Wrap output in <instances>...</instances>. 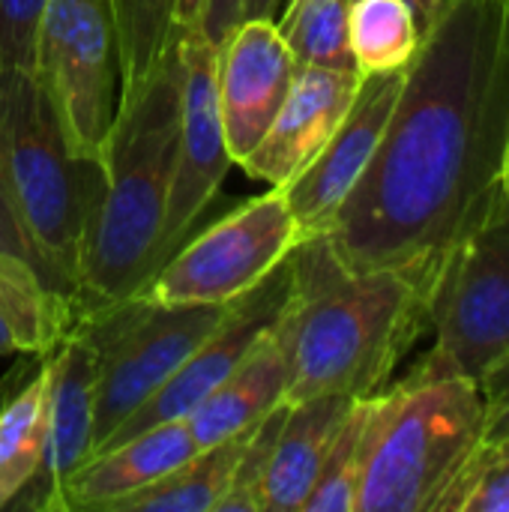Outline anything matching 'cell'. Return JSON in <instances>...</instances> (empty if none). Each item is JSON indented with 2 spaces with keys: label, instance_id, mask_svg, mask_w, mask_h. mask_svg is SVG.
<instances>
[{
  "label": "cell",
  "instance_id": "cell-1",
  "mask_svg": "<svg viewBox=\"0 0 509 512\" xmlns=\"http://www.w3.org/2000/svg\"><path fill=\"white\" fill-rule=\"evenodd\" d=\"M509 189V0H450L402 72L387 129L324 234L348 270L429 285Z\"/></svg>",
  "mask_w": 509,
  "mask_h": 512
},
{
  "label": "cell",
  "instance_id": "cell-2",
  "mask_svg": "<svg viewBox=\"0 0 509 512\" xmlns=\"http://www.w3.org/2000/svg\"><path fill=\"white\" fill-rule=\"evenodd\" d=\"M117 105L105 141V195L78 273V321L138 297L162 267L177 165L183 27L174 0H114Z\"/></svg>",
  "mask_w": 509,
  "mask_h": 512
},
{
  "label": "cell",
  "instance_id": "cell-3",
  "mask_svg": "<svg viewBox=\"0 0 509 512\" xmlns=\"http://www.w3.org/2000/svg\"><path fill=\"white\" fill-rule=\"evenodd\" d=\"M432 285L405 270H348L321 237L291 252V291L276 321L288 363V402L366 399L390 387L429 330Z\"/></svg>",
  "mask_w": 509,
  "mask_h": 512
},
{
  "label": "cell",
  "instance_id": "cell-4",
  "mask_svg": "<svg viewBox=\"0 0 509 512\" xmlns=\"http://www.w3.org/2000/svg\"><path fill=\"white\" fill-rule=\"evenodd\" d=\"M483 438L474 378L408 372L372 396L357 512H444Z\"/></svg>",
  "mask_w": 509,
  "mask_h": 512
},
{
  "label": "cell",
  "instance_id": "cell-5",
  "mask_svg": "<svg viewBox=\"0 0 509 512\" xmlns=\"http://www.w3.org/2000/svg\"><path fill=\"white\" fill-rule=\"evenodd\" d=\"M0 159L33 246L78 300L105 168L69 147L33 69H0Z\"/></svg>",
  "mask_w": 509,
  "mask_h": 512
},
{
  "label": "cell",
  "instance_id": "cell-6",
  "mask_svg": "<svg viewBox=\"0 0 509 512\" xmlns=\"http://www.w3.org/2000/svg\"><path fill=\"white\" fill-rule=\"evenodd\" d=\"M435 345L417 375L483 372L509 351V189L441 261L429 297Z\"/></svg>",
  "mask_w": 509,
  "mask_h": 512
},
{
  "label": "cell",
  "instance_id": "cell-7",
  "mask_svg": "<svg viewBox=\"0 0 509 512\" xmlns=\"http://www.w3.org/2000/svg\"><path fill=\"white\" fill-rule=\"evenodd\" d=\"M231 303H156L144 294L84 315L99 348L96 426L90 456L189 360Z\"/></svg>",
  "mask_w": 509,
  "mask_h": 512
},
{
  "label": "cell",
  "instance_id": "cell-8",
  "mask_svg": "<svg viewBox=\"0 0 509 512\" xmlns=\"http://www.w3.org/2000/svg\"><path fill=\"white\" fill-rule=\"evenodd\" d=\"M303 240L282 189L267 186L264 195L192 231L141 294L156 303L225 306L258 288Z\"/></svg>",
  "mask_w": 509,
  "mask_h": 512
},
{
  "label": "cell",
  "instance_id": "cell-9",
  "mask_svg": "<svg viewBox=\"0 0 509 512\" xmlns=\"http://www.w3.org/2000/svg\"><path fill=\"white\" fill-rule=\"evenodd\" d=\"M33 72L69 147L102 162L120 78L114 0H45Z\"/></svg>",
  "mask_w": 509,
  "mask_h": 512
},
{
  "label": "cell",
  "instance_id": "cell-10",
  "mask_svg": "<svg viewBox=\"0 0 509 512\" xmlns=\"http://www.w3.org/2000/svg\"><path fill=\"white\" fill-rule=\"evenodd\" d=\"M216 57L219 48L198 27L186 30L180 141H177V165H174L168 207H165L162 264L195 231V222L213 204L228 168L234 165L225 141L222 111H219Z\"/></svg>",
  "mask_w": 509,
  "mask_h": 512
},
{
  "label": "cell",
  "instance_id": "cell-11",
  "mask_svg": "<svg viewBox=\"0 0 509 512\" xmlns=\"http://www.w3.org/2000/svg\"><path fill=\"white\" fill-rule=\"evenodd\" d=\"M291 291V255L249 294L231 303L222 324L189 354V360L99 447L126 441L144 429L186 420L252 351V345L279 321ZM96 450V453H99Z\"/></svg>",
  "mask_w": 509,
  "mask_h": 512
},
{
  "label": "cell",
  "instance_id": "cell-12",
  "mask_svg": "<svg viewBox=\"0 0 509 512\" xmlns=\"http://www.w3.org/2000/svg\"><path fill=\"white\" fill-rule=\"evenodd\" d=\"M99 348L84 321H78L51 348L48 426L45 450L33 480L12 498L6 512H57L66 480L90 459L96 426Z\"/></svg>",
  "mask_w": 509,
  "mask_h": 512
},
{
  "label": "cell",
  "instance_id": "cell-13",
  "mask_svg": "<svg viewBox=\"0 0 509 512\" xmlns=\"http://www.w3.org/2000/svg\"><path fill=\"white\" fill-rule=\"evenodd\" d=\"M405 72V69H402ZM402 72H369L360 78L351 108L318 156L288 183L282 195L303 237L324 234L348 192L363 177L396 105Z\"/></svg>",
  "mask_w": 509,
  "mask_h": 512
},
{
  "label": "cell",
  "instance_id": "cell-14",
  "mask_svg": "<svg viewBox=\"0 0 509 512\" xmlns=\"http://www.w3.org/2000/svg\"><path fill=\"white\" fill-rule=\"evenodd\" d=\"M294 75L297 60L276 27V18H246L219 45L216 87L234 165L264 138Z\"/></svg>",
  "mask_w": 509,
  "mask_h": 512
},
{
  "label": "cell",
  "instance_id": "cell-15",
  "mask_svg": "<svg viewBox=\"0 0 509 512\" xmlns=\"http://www.w3.org/2000/svg\"><path fill=\"white\" fill-rule=\"evenodd\" d=\"M357 69L297 66L291 90L264 138L237 165L246 177L273 189L288 186L327 144L360 87Z\"/></svg>",
  "mask_w": 509,
  "mask_h": 512
},
{
  "label": "cell",
  "instance_id": "cell-16",
  "mask_svg": "<svg viewBox=\"0 0 509 512\" xmlns=\"http://www.w3.org/2000/svg\"><path fill=\"white\" fill-rule=\"evenodd\" d=\"M0 300L15 318L24 354L51 351L75 324L78 300L33 246L0 159Z\"/></svg>",
  "mask_w": 509,
  "mask_h": 512
},
{
  "label": "cell",
  "instance_id": "cell-17",
  "mask_svg": "<svg viewBox=\"0 0 509 512\" xmlns=\"http://www.w3.org/2000/svg\"><path fill=\"white\" fill-rule=\"evenodd\" d=\"M198 450L186 420L144 429L93 453L63 486L57 512H111L132 492H141L174 471Z\"/></svg>",
  "mask_w": 509,
  "mask_h": 512
},
{
  "label": "cell",
  "instance_id": "cell-18",
  "mask_svg": "<svg viewBox=\"0 0 509 512\" xmlns=\"http://www.w3.org/2000/svg\"><path fill=\"white\" fill-rule=\"evenodd\" d=\"M351 405L348 396L288 402L264 477V512H303Z\"/></svg>",
  "mask_w": 509,
  "mask_h": 512
},
{
  "label": "cell",
  "instance_id": "cell-19",
  "mask_svg": "<svg viewBox=\"0 0 509 512\" xmlns=\"http://www.w3.org/2000/svg\"><path fill=\"white\" fill-rule=\"evenodd\" d=\"M273 327L252 345L240 366L186 417L198 447L219 444L288 402V363Z\"/></svg>",
  "mask_w": 509,
  "mask_h": 512
},
{
  "label": "cell",
  "instance_id": "cell-20",
  "mask_svg": "<svg viewBox=\"0 0 509 512\" xmlns=\"http://www.w3.org/2000/svg\"><path fill=\"white\" fill-rule=\"evenodd\" d=\"M51 351L36 354L21 381L0 405V512L33 480L48 426Z\"/></svg>",
  "mask_w": 509,
  "mask_h": 512
},
{
  "label": "cell",
  "instance_id": "cell-21",
  "mask_svg": "<svg viewBox=\"0 0 509 512\" xmlns=\"http://www.w3.org/2000/svg\"><path fill=\"white\" fill-rule=\"evenodd\" d=\"M252 429L255 426L219 444L198 447L186 462H180L162 480L117 501L111 512H216L219 501L231 486V477L237 471V462L246 450Z\"/></svg>",
  "mask_w": 509,
  "mask_h": 512
},
{
  "label": "cell",
  "instance_id": "cell-22",
  "mask_svg": "<svg viewBox=\"0 0 509 512\" xmlns=\"http://www.w3.org/2000/svg\"><path fill=\"white\" fill-rule=\"evenodd\" d=\"M348 42L360 75L402 72L423 42V27L411 0H348Z\"/></svg>",
  "mask_w": 509,
  "mask_h": 512
},
{
  "label": "cell",
  "instance_id": "cell-23",
  "mask_svg": "<svg viewBox=\"0 0 509 512\" xmlns=\"http://www.w3.org/2000/svg\"><path fill=\"white\" fill-rule=\"evenodd\" d=\"M276 27L297 66L354 69L348 0H288L276 15Z\"/></svg>",
  "mask_w": 509,
  "mask_h": 512
},
{
  "label": "cell",
  "instance_id": "cell-24",
  "mask_svg": "<svg viewBox=\"0 0 509 512\" xmlns=\"http://www.w3.org/2000/svg\"><path fill=\"white\" fill-rule=\"evenodd\" d=\"M369 414H372V396L354 399L351 411L345 414L330 444V453L303 504V512H357Z\"/></svg>",
  "mask_w": 509,
  "mask_h": 512
},
{
  "label": "cell",
  "instance_id": "cell-25",
  "mask_svg": "<svg viewBox=\"0 0 509 512\" xmlns=\"http://www.w3.org/2000/svg\"><path fill=\"white\" fill-rule=\"evenodd\" d=\"M444 512H509V432L483 438Z\"/></svg>",
  "mask_w": 509,
  "mask_h": 512
},
{
  "label": "cell",
  "instance_id": "cell-26",
  "mask_svg": "<svg viewBox=\"0 0 509 512\" xmlns=\"http://www.w3.org/2000/svg\"><path fill=\"white\" fill-rule=\"evenodd\" d=\"M285 408H288V402H282L276 411H270L249 432L246 450H243V456L237 462L231 486H228L225 498L219 501L216 512H264V477H267L270 450H273V441L279 435Z\"/></svg>",
  "mask_w": 509,
  "mask_h": 512
},
{
  "label": "cell",
  "instance_id": "cell-27",
  "mask_svg": "<svg viewBox=\"0 0 509 512\" xmlns=\"http://www.w3.org/2000/svg\"><path fill=\"white\" fill-rule=\"evenodd\" d=\"M45 0H0V69H33Z\"/></svg>",
  "mask_w": 509,
  "mask_h": 512
},
{
  "label": "cell",
  "instance_id": "cell-28",
  "mask_svg": "<svg viewBox=\"0 0 509 512\" xmlns=\"http://www.w3.org/2000/svg\"><path fill=\"white\" fill-rule=\"evenodd\" d=\"M486 408V438L509 432V351L477 381Z\"/></svg>",
  "mask_w": 509,
  "mask_h": 512
},
{
  "label": "cell",
  "instance_id": "cell-29",
  "mask_svg": "<svg viewBox=\"0 0 509 512\" xmlns=\"http://www.w3.org/2000/svg\"><path fill=\"white\" fill-rule=\"evenodd\" d=\"M240 21H243V0H207L198 30L219 48Z\"/></svg>",
  "mask_w": 509,
  "mask_h": 512
},
{
  "label": "cell",
  "instance_id": "cell-30",
  "mask_svg": "<svg viewBox=\"0 0 509 512\" xmlns=\"http://www.w3.org/2000/svg\"><path fill=\"white\" fill-rule=\"evenodd\" d=\"M9 354H24V342H21L12 312L0 300V357H9Z\"/></svg>",
  "mask_w": 509,
  "mask_h": 512
},
{
  "label": "cell",
  "instance_id": "cell-31",
  "mask_svg": "<svg viewBox=\"0 0 509 512\" xmlns=\"http://www.w3.org/2000/svg\"><path fill=\"white\" fill-rule=\"evenodd\" d=\"M207 0H174V15L183 27H198Z\"/></svg>",
  "mask_w": 509,
  "mask_h": 512
},
{
  "label": "cell",
  "instance_id": "cell-32",
  "mask_svg": "<svg viewBox=\"0 0 509 512\" xmlns=\"http://www.w3.org/2000/svg\"><path fill=\"white\" fill-rule=\"evenodd\" d=\"M279 0H243V21L246 18H276Z\"/></svg>",
  "mask_w": 509,
  "mask_h": 512
},
{
  "label": "cell",
  "instance_id": "cell-33",
  "mask_svg": "<svg viewBox=\"0 0 509 512\" xmlns=\"http://www.w3.org/2000/svg\"><path fill=\"white\" fill-rule=\"evenodd\" d=\"M33 357H36V354H24V357H21V360H18L15 366H12V372H9L6 378H0V405H3V399L9 396V390H12V387H15V384L21 381V375H24V372L30 369Z\"/></svg>",
  "mask_w": 509,
  "mask_h": 512
},
{
  "label": "cell",
  "instance_id": "cell-34",
  "mask_svg": "<svg viewBox=\"0 0 509 512\" xmlns=\"http://www.w3.org/2000/svg\"><path fill=\"white\" fill-rule=\"evenodd\" d=\"M447 3H450V0H411L414 12H417V18H420V27L432 24V21L438 18V12H441Z\"/></svg>",
  "mask_w": 509,
  "mask_h": 512
},
{
  "label": "cell",
  "instance_id": "cell-35",
  "mask_svg": "<svg viewBox=\"0 0 509 512\" xmlns=\"http://www.w3.org/2000/svg\"><path fill=\"white\" fill-rule=\"evenodd\" d=\"M285 3H288V0H279V9H282V6H285Z\"/></svg>",
  "mask_w": 509,
  "mask_h": 512
}]
</instances>
